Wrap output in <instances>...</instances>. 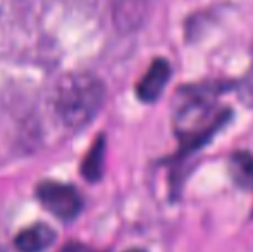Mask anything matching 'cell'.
<instances>
[{
	"mask_svg": "<svg viewBox=\"0 0 253 252\" xmlns=\"http://www.w3.org/2000/svg\"><path fill=\"white\" fill-rule=\"evenodd\" d=\"M105 101L102 80L86 71L69 73L57 83L52 105L55 114L67 128L86 126L97 116Z\"/></svg>",
	"mask_w": 253,
	"mask_h": 252,
	"instance_id": "1",
	"label": "cell"
},
{
	"mask_svg": "<svg viewBox=\"0 0 253 252\" xmlns=\"http://www.w3.org/2000/svg\"><path fill=\"white\" fill-rule=\"evenodd\" d=\"M37 199L48 212L62 221H73L83 209V199L80 192L73 185L52 180L38 183Z\"/></svg>",
	"mask_w": 253,
	"mask_h": 252,
	"instance_id": "2",
	"label": "cell"
},
{
	"mask_svg": "<svg viewBox=\"0 0 253 252\" xmlns=\"http://www.w3.org/2000/svg\"><path fill=\"white\" fill-rule=\"evenodd\" d=\"M169 78H170V64L162 57L155 59L150 64V67L147 69V73L143 74V78L138 81L136 85L138 99L141 102H147V104L155 102L162 95Z\"/></svg>",
	"mask_w": 253,
	"mask_h": 252,
	"instance_id": "3",
	"label": "cell"
},
{
	"mask_svg": "<svg viewBox=\"0 0 253 252\" xmlns=\"http://www.w3.org/2000/svg\"><path fill=\"white\" fill-rule=\"evenodd\" d=\"M55 232L45 223H35V225L24 228L17 233L14 246L19 252H43L53 244Z\"/></svg>",
	"mask_w": 253,
	"mask_h": 252,
	"instance_id": "4",
	"label": "cell"
},
{
	"mask_svg": "<svg viewBox=\"0 0 253 252\" xmlns=\"http://www.w3.org/2000/svg\"><path fill=\"white\" fill-rule=\"evenodd\" d=\"M103 168H105V137L100 135L81 162V175L88 182H98L103 176Z\"/></svg>",
	"mask_w": 253,
	"mask_h": 252,
	"instance_id": "5",
	"label": "cell"
},
{
	"mask_svg": "<svg viewBox=\"0 0 253 252\" xmlns=\"http://www.w3.org/2000/svg\"><path fill=\"white\" fill-rule=\"evenodd\" d=\"M229 171L236 185L253 190V155L250 152H234L229 161Z\"/></svg>",
	"mask_w": 253,
	"mask_h": 252,
	"instance_id": "6",
	"label": "cell"
},
{
	"mask_svg": "<svg viewBox=\"0 0 253 252\" xmlns=\"http://www.w3.org/2000/svg\"><path fill=\"white\" fill-rule=\"evenodd\" d=\"M238 95L240 101L248 107H253V64L247 74L241 78V81L238 83Z\"/></svg>",
	"mask_w": 253,
	"mask_h": 252,
	"instance_id": "7",
	"label": "cell"
},
{
	"mask_svg": "<svg viewBox=\"0 0 253 252\" xmlns=\"http://www.w3.org/2000/svg\"><path fill=\"white\" fill-rule=\"evenodd\" d=\"M71 252H95V251H90V249H84V247H80V246H76L74 249H69Z\"/></svg>",
	"mask_w": 253,
	"mask_h": 252,
	"instance_id": "8",
	"label": "cell"
},
{
	"mask_svg": "<svg viewBox=\"0 0 253 252\" xmlns=\"http://www.w3.org/2000/svg\"><path fill=\"white\" fill-rule=\"evenodd\" d=\"M126 252H145V251H140V249H129V251H126Z\"/></svg>",
	"mask_w": 253,
	"mask_h": 252,
	"instance_id": "9",
	"label": "cell"
}]
</instances>
